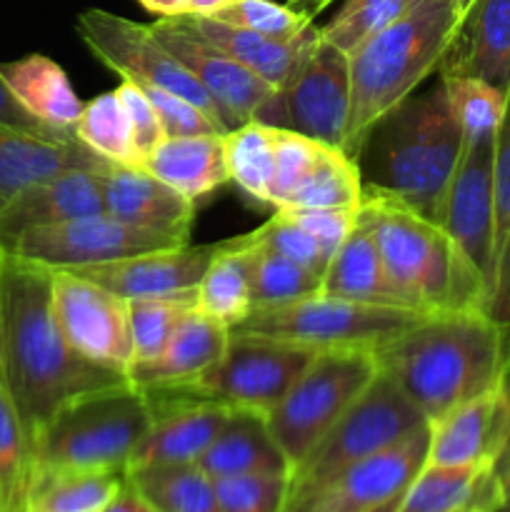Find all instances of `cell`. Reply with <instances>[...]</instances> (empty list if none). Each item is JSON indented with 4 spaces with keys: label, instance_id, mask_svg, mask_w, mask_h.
<instances>
[{
    "label": "cell",
    "instance_id": "c3c4849f",
    "mask_svg": "<svg viewBox=\"0 0 510 512\" xmlns=\"http://www.w3.org/2000/svg\"><path fill=\"white\" fill-rule=\"evenodd\" d=\"M283 213L333 255L358 225V208H285Z\"/></svg>",
    "mask_w": 510,
    "mask_h": 512
},
{
    "label": "cell",
    "instance_id": "d4e9b609",
    "mask_svg": "<svg viewBox=\"0 0 510 512\" xmlns=\"http://www.w3.org/2000/svg\"><path fill=\"white\" fill-rule=\"evenodd\" d=\"M228 343L230 330L195 308L185 315L160 355L148 363H135L128 370V378L145 390L180 388L208 373L223 358Z\"/></svg>",
    "mask_w": 510,
    "mask_h": 512
},
{
    "label": "cell",
    "instance_id": "f546056e",
    "mask_svg": "<svg viewBox=\"0 0 510 512\" xmlns=\"http://www.w3.org/2000/svg\"><path fill=\"white\" fill-rule=\"evenodd\" d=\"M140 168L188 195L190 200L205 198L220 185L230 183L225 133L163 138L143 155Z\"/></svg>",
    "mask_w": 510,
    "mask_h": 512
},
{
    "label": "cell",
    "instance_id": "60d3db41",
    "mask_svg": "<svg viewBox=\"0 0 510 512\" xmlns=\"http://www.w3.org/2000/svg\"><path fill=\"white\" fill-rule=\"evenodd\" d=\"M320 288H323L320 275L310 273L308 268L285 258V255L258 248L253 270V310L298 303L310 295H318Z\"/></svg>",
    "mask_w": 510,
    "mask_h": 512
},
{
    "label": "cell",
    "instance_id": "e0dca14e",
    "mask_svg": "<svg viewBox=\"0 0 510 512\" xmlns=\"http://www.w3.org/2000/svg\"><path fill=\"white\" fill-rule=\"evenodd\" d=\"M145 395L153 420L130 458L128 473L153 465L198 463L235 410L215 400L165 390H145Z\"/></svg>",
    "mask_w": 510,
    "mask_h": 512
},
{
    "label": "cell",
    "instance_id": "d6a6232c",
    "mask_svg": "<svg viewBox=\"0 0 510 512\" xmlns=\"http://www.w3.org/2000/svg\"><path fill=\"white\" fill-rule=\"evenodd\" d=\"M128 473L33 468L23 512H103Z\"/></svg>",
    "mask_w": 510,
    "mask_h": 512
},
{
    "label": "cell",
    "instance_id": "4fadbf2b",
    "mask_svg": "<svg viewBox=\"0 0 510 512\" xmlns=\"http://www.w3.org/2000/svg\"><path fill=\"white\" fill-rule=\"evenodd\" d=\"M178 240L133 228L108 213L85 215L65 223L43 225L20 233L3 245L5 253L48 270H78L110 260L133 258L150 250L175 248Z\"/></svg>",
    "mask_w": 510,
    "mask_h": 512
},
{
    "label": "cell",
    "instance_id": "9a60e30c",
    "mask_svg": "<svg viewBox=\"0 0 510 512\" xmlns=\"http://www.w3.org/2000/svg\"><path fill=\"white\" fill-rule=\"evenodd\" d=\"M160 43L170 50L175 60L198 80L200 88L213 100L225 130H235L250 123L260 105L275 93V85L255 75L238 60L230 58L225 50L210 43L198 33L188 20L158 18L150 23Z\"/></svg>",
    "mask_w": 510,
    "mask_h": 512
},
{
    "label": "cell",
    "instance_id": "d590c367",
    "mask_svg": "<svg viewBox=\"0 0 510 512\" xmlns=\"http://www.w3.org/2000/svg\"><path fill=\"white\" fill-rule=\"evenodd\" d=\"M278 158V128L250 120L240 128L225 133V160L230 183L258 203L270 205Z\"/></svg>",
    "mask_w": 510,
    "mask_h": 512
},
{
    "label": "cell",
    "instance_id": "6f0895ef",
    "mask_svg": "<svg viewBox=\"0 0 510 512\" xmlns=\"http://www.w3.org/2000/svg\"><path fill=\"white\" fill-rule=\"evenodd\" d=\"M395 510V503H390V505H385V508H380V510H375V512H393Z\"/></svg>",
    "mask_w": 510,
    "mask_h": 512
},
{
    "label": "cell",
    "instance_id": "681fc988",
    "mask_svg": "<svg viewBox=\"0 0 510 512\" xmlns=\"http://www.w3.org/2000/svg\"><path fill=\"white\" fill-rule=\"evenodd\" d=\"M118 93L125 110H128V118L130 125H133L135 143H138L140 155L150 153V150L165 138L163 125H160L158 115H155V108L150 105L148 95H145L138 85L130 83V80H123V83L118 85Z\"/></svg>",
    "mask_w": 510,
    "mask_h": 512
},
{
    "label": "cell",
    "instance_id": "5b68a950",
    "mask_svg": "<svg viewBox=\"0 0 510 512\" xmlns=\"http://www.w3.org/2000/svg\"><path fill=\"white\" fill-rule=\"evenodd\" d=\"M463 145V128L450 110L443 83L410 95L375 125L365 143L363 150H375L370 185L390 190L438 223Z\"/></svg>",
    "mask_w": 510,
    "mask_h": 512
},
{
    "label": "cell",
    "instance_id": "f6af8a7d",
    "mask_svg": "<svg viewBox=\"0 0 510 512\" xmlns=\"http://www.w3.org/2000/svg\"><path fill=\"white\" fill-rule=\"evenodd\" d=\"M250 240H253V245H258V248L295 260V263L308 268L310 273L320 275V278L325 275L330 258H333L330 250H325L308 230L300 228V225L295 223L290 215H285L283 210H275V215H270L260 228H255L253 233H250Z\"/></svg>",
    "mask_w": 510,
    "mask_h": 512
},
{
    "label": "cell",
    "instance_id": "52a82bcc",
    "mask_svg": "<svg viewBox=\"0 0 510 512\" xmlns=\"http://www.w3.org/2000/svg\"><path fill=\"white\" fill-rule=\"evenodd\" d=\"M428 425L418 405L380 370L343 418L290 470L283 512H298L345 470L403 443Z\"/></svg>",
    "mask_w": 510,
    "mask_h": 512
},
{
    "label": "cell",
    "instance_id": "30bf717a",
    "mask_svg": "<svg viewBox=\"0 0 510 512\" xmlns=\"http://www.w3.org/2000/svg\"><path fill=\"white\" fill-rule=\"evenodd\" d=\"M320 350L263 335L230 333L228 350L198 380L165 393L215 400L268 415L290 393ZM145 390V388H143Z\"/></svg>",
    "mask_w": 510,
    "mask_h": 512
},
{
    "label": "cell",
    "instance_id": "7402d4cb",
    "mask_svg": "<svg viewBox=\"0 0 510 512\" xmlns=\"http://www.w3.org/2000/svg\"><path fill=\"white\" fill-rule=\"evenodd\" d=\"M438 70L510 93V0H470Z\"/></svg>",
    "mask_w": 510,
    "mask_h": 512
},
{
    "label": "cell",
    "instance_id": "ba28073f",
    "mask_svg": "<svg viewBox=\"0 0 510 512\" xmlns=\"http://www.w3.org/2000/svg\"><path fill=\"white\" fill-rule=\"evenodd\" d=\"M425 313L408 308L355 303L333 295H310L280 308H255L230 333L263 335L305 345L310 350H373L398 340L420 323Z\"/></svg>",
    "mask_w": 510,
    "mask_h": 512
},
{
    "label": "cell",
    "instance_id": "5bb4252c",
    "mask_svg": "<svg viewBox=\"0 0 510 512\" xmlns=\"http://www.w3.org/2000/svg\"><path fill=\"white\" fill-rule=\"evenodd\" d=\"M53 310L70 348L85 360L128 375L135 363L128 300L70 270H53Z\"/></svg>",
    "mask_w": 510,
    "mask_h": 512
},
{
    "label": "cell",
    "instance_id": "ab89813d",
    "mask_svg": "<svg viewBox=\"0 0 510 512\" xmlns=\"http://www.w3.org/2000/svg\"><path fill=\"white\" fill-rule=\"evenodd\" d=\"M33 473V450L20 415L0 378V508L23 512L25 490Z\"/></svg>",
    "mask_w": 510,
    "mask_h": 512
},
{
    "label": "cell",
    "instance_id": "7bdbcfd3",
    "mask_svg": "<svg viewBox=\"0 0 510 512\" xmlns=\"http://www.w3.org/2000/svg\"><path fill=\"white\" fill-rule=\"evenodd\" d=\"M413 3L415 0H345L340 13L325 28H320V35L325 43L350 55L365 40L398 20Z\"/></svg>",
    "mask_w": 510,
    "mask_h": 512
},
{
    "label": "cell",
    "instance_id": "6125c7cd",
    "mask_svg": "<svg viewBox=\"0 0 510 512\" xmlns=\"http://www.w3.org/2000/svg\"><path fill=\"white\" fill-rule=\"evenodd\" d=\"M483 512H488V510H483Z\"/></svg>",
    "mask_w": 510,
    "mask_h": 512
},
{
    "label": "cell",
    "instance_id": "484cf974",
    "mask_svg": "<svg viewBox=\"0 0 510 512\" xmlns=\"http://www.w3.org/2000/svg\"><path fill=\"white\" fill-rule=\"evenodd\" d=\"M503 508L495 468L425 463L395 500L393 512H498Z\"/></svg>",
    "mask_w": 510,
    "mask_h": 512
},
{
    "label": "cell",
    "instance_id": "11a10c76",
    "mask_svg": "<svg viewBox=\"0 0 510 512\" xmlns=\"http://www.w3.org/2000/svg\"><path fill=\"white\" fill-rule=\"evenodd\" d=\"M495 473H498L500 480L510 478V445H508V448H505V453L500 455L498 465H495Z\"/></svg>",
    "mask_w": 510,
    "mask_h": 512
},
{
    "label": "cell",
    "instance_id": "f1b7e54d",
    "mask_svg": "<svg viewBox=\"0 0 510 512\" xmlns=\"http://www.w3.org/2000/svg\"><path fill=\"white\" fill-rule=\"evenodd\" d=\"M183 18L203 38H208L210 43L225 50L230 58H235L240 65L253 70L255 75L268 80L275 88H280L305 63V58L313 53L320 40V28H315V25H310L298 38L280 40L253 33V30L235 28V25L220 23L215 18H205V15H183Z\"/></svg>",
    "mask_w": 510,
    "mask_h": 512
},
{
    "label": "cell",
    "instance_id": "4316f807",
    "mask_svg": "<svg viewBox=\"0 0 510 512\" xmlns=\"http://www.w3.org/2000/svg\"><path fill=\"white\" fill-rule=\"evenodd\" d=\"M320 293L333 295V298L355 300V303L385 305V308H408L423 313L413 303V298L390 278L373 235L360 223L355 225L348 240L330 258Z\"/></svg>",
    "mask_w": 510,
    "mask_h": 512
},
{
    "label": "cell",
    "instance_id": "7c38bea8",
    "mask_svg": "<svg viewBox=\"0 0 510 512\" xmlns=\"http://www.w3.org/2000/svg\"><path fill=\"white\" fill-rule=\"evenodd\" d=\"M75 30H78L80 40L88 45L90 53L123 80L168 90V93L198 105L210 118L220 120L208 93L170 55V50L160 43L150 25L135 23V20L108 13V10L90 8L78 15Z\"/></svg>",
    "mask_w": 510,
    "mask_h": 512
},
{
    "label": "cell",
    "instance_id": "680465c9",
    "mask_svg": "<svg viewBox=\"0 0 510 512\" xmlns=\"http://www.w3.org/2000/svg\"><path fill=\"white\" fill-rule=\"evenodd\" d=\"M498 512H510V508H500Z\"/></svg>",
    "mask_w": 510,
    "mask_h": 512
},
{
    "label": "cell",
    "instance_id": "94428289",
    "mask_svg": "<svg viewBox=\"0 0 510 512\" xmlns=\"http://www.w3.org/2000/svg\"><path fill=\"white\" fill-rule=\"evenodd\" d=\"M0 253H3V248H0Z\"/></svg>",
    "mask_w": 510,
    "mask_h": 512
},
{
    "label": "cell",
    "instance_id": "9f6ffc18",
    "mask_svg": "<svg viewBox=\"0 0 510 512\" xmlns=\"http://www.w3.org/2000/svg\"><path fill=\"white\" fill-rule=\"evenodd\" d=\"M500 495H503V508H510V478L500 480Z\"/></svg>",
    "mask_w": 510,
    "mask_h": 512
},
{
    "label": "cell",
    "instance_id": "ac0fdd59",
    "mask_svg": "<svg viewBox=\"0 0 510 512\" xmlns=\"http://www.w3.org/2000/svg\"><path fill=\"white\" fill-rule=\"evenodd\" d=\"M223 248L225 240L205 245L185 243L175 245V248L150 250V253L133 255V258L88 265V268L70 270V273L83 275L125 300L188 295L198 290L210 263L218 258Z\"/></svg>",
    "mask_w": 510,
    "mask_h": 512
},
{
    "label": "cell",
    "instance_id": "277c9868",
    "mask_svg": "<svg viewBox=\"0 0 510 512\" xmlns=\"http://www.w3.org/2000/svg\"><path fill=\"white\" fill-rule=\"evenodd\" d=\"M358 223L368 228L390 278L423 313L488 310L485 280L465 263L453 240L435 220L410 208L403 198L363 183Z\"/></svg>",
    "mask_w": 510,
    "mask_h": 512
},
{
    "label": "cell",
    "instance_id": "8992f818",
    "mask_svg": "<svg viewBox=\"0 0 510 512\" xmlns=\"http://www.w3.org/2000/svg\"><path fill=\"white\" fill-rule=\"evenodd\" d=\"M150 420L148 395L133 383L80 395L35 435L33 468L128 473Z\"/></svg>",
    "mask_w": 510,
    "mask_h": 512
},
{
    "label": "cell",
    "instance_id": "4dcf8cb0",
    "mask_svg": "<svg viewBox=\"0 0 510 512\" xmlns=\"http://www.w3.org/2000/svg\"><path fill=\"white\" fill-rule=\"evenodd\" d=\"M0 73L28 113L60 133L73 135L85 103L78 98L65 70L55 60L33 53L13 63H3Z\"/></svg>",
    "mask_w": 510,
    "mask_h": 512
},
{
    "label": "cell",
    "instance_id": "1f68e13d",
    "mask_svg": "<svg viewBox=\"0 0 510 512\" xmlns=\"http://www.w3.org/2000/svg\"><path fill=\"white\" fill-rule=\"evenodd\" d=\"M258 248L248 235L225 240V248L210 263L195 290V308L215 323L233 330L253 313V270Z\"/></svg>",
    "mask_w": 510,
    "mask_h": 512
},
{
    "label": "cell",
    "instance_id": "8d00e7d4",
    "mask_svg": "<svg viewBox=\"0 0 510 512\" xmlns=\"http://www.w3.org/2000/svg\"><path fill=\"white\" fill-rule=\"evenodd\" d=\"M128 478L160 512H223L213 480L195 463L153 465L133 470Z\"/></svg>",
    "mask_w": 510,
    "mask_h": 512
},
{
    "label": "cell",
    "instance_id": "b9f144b4",
    "mask_svg": "<svg viewBox=\"0 0 510 512\" xmlns=\"http://www.w3.org/2000/svg\"><path fill=\"white\" fill-rule=\"evenodd\" d=\"M463 138L498 135L508 108V93L478 78H440Z\"/></svg>",
    "mask_w": 510,
    "mask_h": 512
},
{
    "label": "cell",
    "instance_id": "d6986e66",
    "mask_svg": "<svg viewBox=\"0 0 510 512\" xmlns=\"http://www.w3.org/2000/svg\"><path fill=\"white\" fill-rule=\"evenodd\" d=\"M428 445L430 425L345 470L298 512H375L395 503L428 460Z\"/></svg>",
    "mask_w": 510,
    "mask_h": 512
},
{
    "label": "cell",
    "instance_id": "6da1fadb",
    "mask_svg": "<svg viewBox=\"0 0 510 512\" xmlns=\"http://www.w3.org/2000/svg\"><path fill=\"white\" fill-rule=\"evenodd\" d=\"M0 378L30 450L40 430L80 395L130 383L120 370L75 353L53 310V270L0 253Z\"/></svg>",
    "mask_w": 510,
    "mask_h": 512
},
{
    "label": "cell",
    "instance_id": "2e32d148",
    "mask_svg": "<svg viewBox=\"0 0 510 512\" xmlns=\"http://www.w3.org/2000/svg\"><path fill=\"white\" fill-rule=\"evenodd\" d=\"M495 138H465L463 155L440 208L438 225L465 263L485 280L493 278V160Z\"/></svg>",
    "mask_w": 510,
    "mask_h": 512
},
{
    "label": "cell",
    "instance_id": "603a6c76",
    "mask_svg": "<svg viewBox=\"0 0 510 512\" xmlns=\"http://www.w3.org/2000/svg\"><path fill=\"white\" fill-rule=\"evenodd\" d=\"M103 170H65L25 188L0 210V248L20 233L105 213Z\"/></svg>",
    "mask_w": 510,
    "mask_h": 512
},
{
    "label": "cell",
    "instance_id": "83f0119b",
    "mask_svg": "<svg viewBox=\"0 0 510 512\" xmlns=\"http://www.w3.org/2000/svg\"><path fill=\"white\" fill-rule=\"evenodd\" d=\"M195 465L210 480L260 473L290 475L288 458L275 443L265 415L245 408H235L230 413L210 448Z\"/></svg>",
    "mask_w": 510,
    "mask_h": 512
},
{
    "label": "cell",
    "instance_id": "3957f363",
    "mask_svg": "<svg viewBox=\"0 0 510 512\" xmlns=\"http://www.w3.org/2000/svg\"><path fill=\"white\" fill-rule=\"evenodd\" d=\"M468 5L470 0H415L348 55L353 100L343 150L350 158L360 160L375 125L440 68Z\"/></svg>",
    "mask_w": 510,
    "mask_h": 512
},
{
    "label": "cell",
    "instance_id": "f5cc1de1",
    "mask_svg": "<svg viewBox=\"0 0 510 512\" xmlns=\"http://www.w3.org/2000/svg\"><path fill=\"white\" fill-rule=\"evenodd\" d=\"M103 512H160V510L155 508V505L150 503L143 493H140L138 485H135L133 480L125 475L123 488L118 490V495L110 500L108 508H105Z\"/></svg>",
    "mask_w": 510,
    "mask_h": 512
},
{
    "label": "cell",
    "instance_id": "44dd1931",
    "mask_svg": "<svg viewBox=\"0 0 510 512\" xmlns=\"http://www.w3.org/2000/svg\"><path fill=\"white\" fill-rule=\"evenodd\" d=\"M105 213L133 228L190 243L195 200L170 188L140 165H110L100 173Z\"/></svg>",
    "mask_w": 510,
    "mask_h": 512
},
{
    "label": "cell",
    "instance_id": "816d5d0a",
    "mask_svg": "<svg viewBox=\"0 0 510 512\" xmlns=\"http://www.w3.org/2000/svg\"><path fill=\"white\" fill-rule=\"evenodd\" d=\"M138 3L153 15H158V18H180V15H205V18H210L228 0H138Z\"/></svg>",
    "mask_w": 510,
    "mask_h": 512
},
{
    "label": "cell",
    "instance_id": "74e56055",
    "mask_svg": "<svg viewBox=\"0 0 510 512\" xmlns=\"http://www.w3.org/2000/svg\"><path fill=\"white\" fill-rule=\"evenodd\" d=\"M73 135L113 165H140L143 160L118 88L83 105Z\"/></svg>",
    "mask_w": 510,
    "mask_h": 512
},
{
    "label": "cell",
    "instance_id": "ffe728a7",
    "mask_svg": "<svg viewBox=\"0 0 510 512\" xmlns=\"http://www.w3.org/2000/svg\"><path fill=\"white\" fill-rule=\"evenodd\" d=\"M508 445L510 383H505L430 423L425 463L495 468Z\"/></svg>",
    "mask_w": 510,
    "mask_h": 512
},
{
    "label": "cell",
    "instance_id": "8fae6325",
    "mask_svg": "<svg viewBox=\"0 0 510 512\" xmlns=\"http://www.w3.org/2000/svg\"><path fill=\"white\" fill-rule=\"evenodd\" d=\"M350 58L320 35L313 53L260 105L253 120L343 150L350 120Z\"/></svg>",
    "mask_w": 510,
    "mask_h": 512
},
{
    "label": "cell",
    "instance_id": "91938a15",
    "mask_svg": "<svg viewBox=\"0 0 510 512\" xmlns=\"http://www.w3.org/2000/svg\"><path fill=\"white\" fill-rule=\"evenodd\" d=\"M0 512H5V510H3V508H0Z\"/></svg>",
    "mask_w": 510,
    "mask_h": 512
},
{
    "label": "cell",
    "instance_id": "f35d334b",
    "mask_svg": "<svg viewBox=\"0 0 510 512\" xmlns=\"http://www.w3.org/2000/svg\"><path fill=\"white\" fill-rule=\"evenodd\" d=\"M195 310V293L168 295V298L128 300V323L133 338L135 363H148L168 345L185 315ZM133 363V365H135ZM130 365V368H133Z\"/></svg>",
    "mask_w": 510,
    "mask_h": 512
},
{
    "label": "cell",
    "instance_id": "e575fe53",
    "mask_svg": "<svg viewBox=\"0 0 510 512\" xmlns=\"http://www.w3.org/2000/svg\"><path fill=\"white\" fill-rule=\"evenodd\" d=\"M490 313L510 320V93L493 160V278Z\"/></svg>",
    "mask_w": 510,
    "mask_h": 512
},
{
    "label": "cell",
    "instance_id": "836d02e7",
    "mask_svg": "<svg viewBox=\"0 0 510 512\" xmlns=\"http://www.w3.org/2000/svg\"><path fill=\"white\" fill-rule=\"evenodd\" d=\"M363 195V170L345 150L323 145L283 208H358Z\"/></svg>",
    "mask_w": 510,
    "mask_h": 512
},
{
    "label": "cell",
    "instance_id": "bcb514c9",
    "mask_svg": "<svg viewBox=\"0 0 510 512\" xmlns=\"http://www.w3.org/2000/svg\"><path fill=\"white\" fill-rule=\"evenodd\" d=\"M223 512H283L288 475L260 473L213 480Z\"/></svg>",
    "mask_w": 510,
    "mask_h": 512
},
{
    "label": "cell",
    "instance_id": "7a4b0ae2",
    "mask_svg": "<svg viewBox=\"0 0 510 512\" xmlns=\"http://www.w3.org/2000/svg\"><path fill=\"white\" fill-rule=\"evenodd\" d=\"M380 370L400 385L428 423L510 383V320L488 310H445L378 353Z\"/></svg>",
    "mask_w": 510,
    "mask_h": 512
},
{
    "label": "cell",
    "instance_id": "ee69618b",
    "mask_svg": "<svg viewBox=\"0 0 510 512\" xmlns=\"http://www.w3.org/2000/svg\"><path fill=\"white\" fill-rule=\"evenodd\" d=\"M210 18L280 40L298 38L300 33H305L313 25L310 15L290 8L288 3H275V0H228Z\"/></svg>",
    "mask_w": 510,
    "mask_h": 512
},
{
    "label": "cell",
    "instance_id": "cb8c5ba5",
    "mask_svg": "<svg viewBox=\"0 0 510 512\" xmlns=\"http://www.w3.org/2000/svg\"><path fill=\"white\" fill-rule=\"evenodd\" d=\"M113 163L78 138L53 140L0 125V210L33 183L65 170H105Z\"/></svg>",
    "mask_w": 510,
    "mask_h": 512
},
{
    "label": "cell",
    "instance_id": "9c48e42d",
    "mask_svg": "<svg viewBox=\"0 0 510 512\" xmlns=\"http://www.w3.org/2000/svg\"><path fill=\"white\" fill-rule=\"evenodd\" d=\"M373 350H320L290 393L265 415L290 470L378 378Z\"/></svg>",
    "mask_w": 510,
    "mask_h": 512
},
{
    "label": "cell",
    "instance_id": "7dc6e473",
    "mask_svg": "<svg viewBox=\"0 0 510 512\" xmlns=\"http://www.w3.org/2000/svg\"><path fill=\"white\" fill-rule=\"evenodd\" d=\"M133 83V80H130ZM138 85V83H135ZM148 95L150 105L155 108L160 125H163L165 138H178V135H210V133H228L223 123L210 118L205 110L193 105L180 95L168 93V90L153 88V85H138Z\"/></svg>",
    "mask_w": 510,
    "mask_h": 512
},
{
    "label": "cell",
    "instance_id": "f907efd6",
    "mask_svg": "<svg viewBox=\"0 0 510 512\" xmlns=\"http://www.w3.org/2000/svg\"><path fill=\"white\" fill-rule=\"evenodd\" d=\"M0 125L13 130H23V133H30V135H38V138L73 140V135L60 133V130L50 128V125H45L43 120L35 118L33 113H28V110L20 105V100L13 95V90L8 88L3 73H0Z\"/></svg>",
    "mask_w": 510,
    "mask_h": 512
},
{
    "label": "cell",
    "instance_id": "db71d44e",
    "mask_svg": "<svg viewBox=\"0 0 510 512\" xmlns=\"http://www.w3.org/2000/svg\"><path fill=\"white\" fill-rule=\"evenodd\" d=\"M330 3H333V0H288L290 8L300 10V13L310 15V18H313V15H318L320 10L328 8Z\"/></svg>",
    "mask_w": 510,
    "mask_h": 512
}]
</instances>
